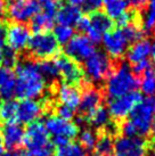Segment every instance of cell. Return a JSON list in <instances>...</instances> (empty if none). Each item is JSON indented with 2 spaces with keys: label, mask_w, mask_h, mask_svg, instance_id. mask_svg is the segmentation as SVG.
Returning <instances> with one entry per match:
<instances>
[{
  "label": "cell",
  "mask_w": 155,
  "mask_h": 156,
  "mask_svg": "<svg viewBox=\"0 0 155 156\" xmlns=\"http://www.w3.org/2000/svg\"><path fill=\"white\" fill-rule=\"evenodd\" d=\"M17 80L15 82V96L20 99H34L45 92L46 80L37 63L32 61L17 62L15 65Z\"/></svg>",
  "instance_id": "6da1fadb"
},
{
  "label": "cell",
  "mask_w": 155,
  "mask_h": 156,
  "mask_svg": "<svg viewBox=\"0 0 155 156\" xmlns=\"http://www.w3.org/2000/svg\"><path fill=\"white\" fill-rule=\"evenodd\" d=\"M138 87L139 81L131 69L127 64H120L113 69L112 73L106 79L104 92L108 99H112L135 91Z\"/></svg>",
  "instance_id": "7a4b0ae2"
},
{
  "label": "cell",
  "mask_w": 155,
  "mask_h": 156,
  "mask_svg": "<svg viewBox=\"0 0 155 156\" xmlns=\"http://www.w3.org/2000/svg\"><path fill=\"white\" fill-rule=\"evenodd\" d=\"M23 143L32 156H52L54 154V145L42 122L35 121L29 124L24 132Z\"/></svg>",
  "instance_id": "3957f363"
},
{
  "label": "cell",
  "mask_w": 155,
  "mask_h": 156,
  "mask_svg": "<svg viewBox=\"0 0 155 156\" xmlns=\"http://www.w3.org/2000/svg\"><path fill=\"white\" fill-rule=\"evenodd\" d=\"M48 134L52 137V144L54 146L63 147L74 139L79 133V128L71 121H66L58 117L57 115H50L46 119L43 123Z\"/></svg>",
  "instance_id": "277c9868"
},
{
  "label": "cell",
  "mask_w": 155,
  "mask_h": 156,
  "mask_svg": "<svg viewBox=\"0 0 155 156\" xmlns=\"http://www.w3.org/2000/svg\"><path fill=\"white\" fill-rule=\"evenodd\" d=\"M130 119L128 120L132 126L137 137H144L151 132L152 126L154 122V107L153 101L150 98L142 99L129 114Z\"/></svg>",
  "instance_id": "5b68a950"
},
{
  "label": "cell",
  "mask_w": 155,
  "mask_h": 156,
  "mask_svg": "<svg viewBox=\"0 0 155 156\" xmlns=\"http://www.w3.org/2000/svg\"><path fill=\"white\" fill-rule=\"evenodd\" d=\"M59 44L55 37L49 32H39L30 37L27 50L29 55L34 59L46 61L58 55Z\"/></svg>",
  "instance_id": "8992f818"
},
{
  "label": "cell",
  "mask_w": 155,
  "mask_h": 156,
  "mask_svg": "<svg viewBox=\"0 0 155 156\" xmlns=\"http://www.w3.org/2000/svg\"><path fill=\"white\" fill-rule=\"evenodd\" d=\"M114 65L111 58L103 51H96L89 57L83 65V73L87 74L89 80L94 82H100L110 76Z\"/></svg>",
  "instance_id": "52a82bcc"
},
{
  "label": "cell",
  "mask_w": 155,
  "mask_h": 156,
  "mask_svg": "<svg viewBox=\"0 0 155 156\" xmlns=\"http://www.w3.org/2000/svg\"><path fill=\"white\" fill-rule=\"evenodd\" d=\"M142 94L138 91H131L124 96L108 99L107 112L113 120L122 121L123 119L129 116L134 107L139 101H142Z\"/></svg>",
  "instance_id": "ba28073f"
},
{
  "label": "cell",
  "mask_w": 155,
  "mask_h": 156,
  "mask_svg": "<svg viewBox=\"0 0 155 156\" xmlns=\"http://www.w3.org/2000/svg\"><path fill=\"white\" fill-rule=\"evenodd\" d=\"M56 64L59 75L64 80V83L74 86V84H81L83 82V69L79 65V63L71 59L65 54L57 55L56 58L54 59Z\"/></svg>",
  "instance_id": "9c48e42d"
},
{
  "label": "cell",
  "mask_w": 155,
  "mask_h": 156,
  "mask_svg": "<svg viewBox=\"0 0 155 156\" xmlns=\"http://www.w3.org/2000/svg\"><path fill=\"white\" fill-rule=\"evenodd\" d=\"M96 52L95 44L86 35H74L65 46V55L77 63L86 62Z\"/></svg>",
  "instance_id": "30bf717a"
},
{
  "label": "cell",
  "mask_w": 155,
  "mask_h": 156,
  "mask_svg": "<svg viewBox=\"0 0 155 156\" xmlns=\"http://www.w3.org/2000/svg\"><path fill=\"white\" fill-rule=\"evenodd\" d=\"M113 152L115 156H146L147 146L144 139L139 137L120 136L114 140Z\"/></svg>",
  "instance_id": "8fae6325"
},
{
  "label": "cell",
  "mask_w": 155,
  "mask_h": 156,
  "mask_svg": "<svg viewBox=\"0 0 155 156\" xmlns=\"http://www.w3.org/2000/svg\"><path fill=\"white\" fill-rule=\"evenodd\" d=\"M8 16L15 23H25L40 12L38 0H13L8 5Z\"/></svg>",
  "instance_id": "7c38bea8"
},
{
  "label": "cell",
  "mask_w": 155,
  "mask_h": 156,
  "mask_svg": "<svg viewBox=\"0 0 155 156\" xmlns=\"http://www.w3.org/2000/svg\"><path fill=\"white\" fill-rule=\"evenodd\" d=\"M88 20H89V27L86 33L88 34V39L94 44L100 42L104 35L110 31H112L114 26L112 20L102 12L89 14Z\"/></svg>",
  "instance_id": "4fadbf2b"
},
{
  "label": "cell",
  "mask_w": 155,
  "mask_h": 156,
  "mask_svg": "<svg viewBox=\"0 0 155 156\" xmlns=\"http://www.w3.org/2000/svg\"><path fill=\"white\" fill-rule=\"evenodd\" d=\"M83 87V92L81 95L80 105H79V111L81 116H88L91 113L98 108L102 101H103V91L97 89V88L91 87L89 81H83L80 84Z\"/></svg>",
  "instance_id": "5bb4252c"
},
{
  "label": "cell",
  "mask_w": 155,
  "mask_h": 156,
  "mask_svg": "<svg viewBox=\"0 0 155 156\" xmlns=\"http://www.w3.org/2000/svg\"><path fill=\"white\" fill-rule=\"evenodd\" d=\"M103 46L106 50V55L114 59H119L128 50L129 42L127 41L121 29H116L107 32L103 37Z\"/></svg>",
  "instance_id": "9a60e30c"
},
{
  "label": "cell",
  "mask_w": 155,
  "mask_h": 156,
  "mask_svg": "<svg viewBox=\"0 0 155 156\" xmlns=\"http://www.w3.org/2000/svg\"><path fill=\"white\" fill-rule=\"evenodd\" d=\"M30 40V30L25 24L13 23L7 27L6 42L14 51H22L27 47Z\"/></svg>",
  "instance_id": "2e32d148"
},
{
  "label": "cell",
  "mask_w": 155,
  "mask_h": 156,
  "mask_svg": "<svg viewBox=\"0 0 155 156\" xmlns=\"http://www.w3.org/2000/svg\"><path fill=\"white\" fill-rule=\"evenodd\" d=\"M46 108V103L37 101L33 99H24L18 103L17 107V121L23 124H31L37 121Z\"/></svg>",
  "instance_id": "e0dca14e"
},
{
  "label": "cell",
  "mask_w": 155,
  "mask_h": 156,
  "mask_svg": "<svg viewBox=\"0 0 155 156\" xmlns=\"http://www.w3.org/2000/svg\"><path fill=\"white\" fill-rule=\"evenodd\" d=\"M1 139L8 151L17 149L24 140V130L21 124L17 123H6L1 129Z\"/></svg>",
  "instance_id": "ac0fdd59"
},
{
  "label": "cell",
  "mask_w": 155,
  "mask_h": 156,
  "mask_svg": "<svg viewBox=\"0 0 155 156\" xmlns=\"http://www.w3.org/2000/svg\"><path fill=\"white\" fill-rule=\"evenodd\" d=\"M57 98L60 101V104L67 106L69 108L75 109L80 105V99H81V94L75 86H71L67 83H60L56 89Z\"/></svg>",
  "instance_id": "d6986e66"
},
{
  "label": "cell",
  "mask_w": 155,
  "mask_h": 156,
  "mask_svg": "<svg viewBox=\"0 0 155 156\" xmlns=\"http://www.w3.org/2000/svg\"><path fill=\"white\" fill-rule=\"evenodd\" d=\"M55 17L59 25L72 27L77 26L78 22L82 17V13L78 7H73L69 4H58V9Z\"/></svg>",
  "instance_id": "ffe728a7"
},
{
  "label": "cell",
  "mask_w": 155,
  "mask_h": 156,
  "mask_svg": "<svg viewBox=\"0 0 155 156\" xmlns=\"http://www.w3.org/2000/svg\"><path fill=\"white\" fill-rule=\"evenodd\" d=\"M15 74L10 69L0 66V97L10 100L15 96Z\"/></svg>",
  "instance_id": "44dd1931"
},
{
  "label": "cell",
  "mask_w": 155,
  "mask_h": 156,
  "mask_svg": "<svg viewBox=\"0 0 155 156\" xmlns=\"http://www.w3.org/2000/svg\"><path fill=\"white\" fill-rule=\"evenodd\" d=\"M150 55H151V42L146 39H142L135 42L127 50V59L132 65L142 61L148 59Z\"/></svg>",
  "instance_id": "7402d4cb"
},
{
  "label": "cell",
  "mask_w": 155,
  "mask_h": 156,
  "mask_svg": "<svg viewBox=\"0 0 155 156\" xmlns=\"http://www.w3.org/2000/svg\"><path fill=\"white\" fill-rule=\"evenodd\" d=\"M85 119L87 121V124H91L94 128L98 129V130L100 129L102 131L105 130L111 124V119H110V114H108L107 109L104 108L102 105Z\"/></svg>",
  "instance_id": "603a6c76"
},
{
  "label": "cell",
  "mask_w": 155,
  "mask_h": 156,
  "mask_svg": "<svg viewBox=\"0 0 155 156\" xmlns=\"http://www.w3.org/2000/svg\"><path fill=\"white\" fill-rule=\"evenodd\" d=\"M103 7L105 14L111 20H117L127 12L128 5L125 0H103Z\"/></svg>",
  "instance_id": "cb8c5ba5"
},
{
  "label": "cell",
  "mask_w": 155,
  "mask_h": 156,
  "mask_svg": "<svg viewBox=\"0 0 155 156\" xmlns=\"http://www.w3.org/2000/svg\"><path fill=\"white\" fill-rule=\"evenodd\" d=\"M55 17H52L47 14L38 13L31 18V29L34 31V33L39 32H48L54 25Z\"/></svg>",
  "instance_id": "d4e9b609"
},
{
  "label": "cell",
  "mask_w": 155,
  "mask_h": 156,
  "mask_svg": "<svg viewBox=\"0 0 155 156\" xmlns=\"http://www.w3.org/2000/svg\"><path fill=\"white\" fill-rule=\"evenodd\" d=\"M114 146V139L113 134L108 133L106 131H100L98 133L97 143H96L95 149L99 155H111L113 152Z\"/></svg>",
  "instance_id": "484cf974"
},
{
  "label": "cell",
  "mask_w": 155,
  "mask_h": 156,
  "mask_svg": "<svg viewBox=\"0 0 155 156\" xmlns=\"http://www.w3.org/2000/svg\"><path fill=\"white\" fill-rule=\"evenodd\" d=\"M18 103L15 100H4L0 104V119L6 123H15L17 120Z\"/></svg>",
  "instance_id": "4316f807"
},
{
  "label": "cell",
  "mask_w": 155,
  "mask_h": 156,
  "mask_svg": "<svg viewBox=\"0 0 155 156\" xmlns=\"http://www.w3.org/2000/svg\"><path fill=\"white\" fill-rule=\"evenodd\" d=\"M38 66L45 80H48V81L54 82V81H56L57 79H58V76H59L58 69H57V66L54 61L46 59V61L40 62L38 64Z\"/></svg>",
  "instance_id": "83f0119b"
},
{
  "label": "cell",
  "mask_w": 155,
  "mask_h": 156,
  "mask_svg": "<svg viewBox=\"0 0 155 156\" xmlns=\"http://www.w3.org/2000/svg\"><path fill=\"white\" fill-rule=\"evenodd\" d=\"M55 156H88L87 151L81 145L75 143H69L63 147H58L55 152Z\"/></svg>",
  "instance_id": "f1b7e54d"
},
{
  "label": "cell",
  "mask_w": 155,
  "mask_h": 156,
  "mask_svg": "<svg viewBox=\"0 0 155 156\" xmlns=\"http://www.w3.org/2000/svg\"><path fill=\"white\" fill-rule=\"evenodd\" d=\"M147 10L142 17V30L151 32L155 29V0H148Z\"/></svg>",
  "instance_id": "f546056e"
},
{
  "label": "cell",
  "mask_w": 155,
  "mask_h": 156,
  "mask_svg": "<svg viewBox=\"0 0 155 156\" xmlns=\"http://www.w3.org/2000/svg\"><path fill=\"white\" fill-rule=\"evenodd\" d=\"M139 87L144 95L153 96L155 94V76L152 69L142 74V80L139 81Z\"/></svg>",
  "instance_id": "4dcf8cb0"
},
{
  "label": "cell",
  "mask_w": 155,
  "mask_h": 156,
  "mask_svg": "<svg viewBox=\"0 0 155 156\" xmlns=\"http://www.w3.org/2000/svg\"><path fill=\"white\" fill-rule=\"evenodd\" d=\"M97 138H98V133L95 132L94 130H91V129H85L80 133V136H79L80 144H81V146L86 151H92V149H95Z\"/></svg>",
  "instance_id": "1f68e13d"
},
{
  "label": "cell",
  "mask_w": 155,
  "mask_h": 156,
  "mask_svg": "<svg viewBox=\"0 0 155 156\" xmlns=\"http://www.w3.org/2000/svg\"><path fill=\"white\" fill-rule=\"evenodd\" d=\"M54 37L56 41L58 42V44H63V46H66L67 42L74 37V32L73 29L70 27V26H65V25H58L54 29Z\"/></svg>",
  "instance_id": "d6a6232c"
},
{
  "label": "cell",
  "mask_w": 155,
  "mask_h": 156,
  "mask_svg": "<svg viewBox=\"0 0 155 156\" xmlns=\"http://www.w3.org/2000/svg\"><path fill=\"white\" fill-rule=\"evenodd\" d=\"M122 32H123V34H124L125 39L127 41L129 42V44H135V42H137L139 40L142 39V30L140 26H138L137 24H129V25L124 26V27H122L121 29Z\"/></svg>",
  "instance_id": "836d02e7"
},
{
  "label": "cell",
  "mask_w": 155,
  "mask_h": 156,
  "mask_svg": "<svg viewBox=\"0 0 155 156\" xmlns=\"http://www.w3.org/2000/svg\"><path fill=\"white\" fill-rule=\"evenodd\" d=\"M41 13L47 14L52 17H55L58 9V2L56 0H38Z\"/></svg>",
  "instance_id": "e575fe53"
},
{
  "label": "cell",
  "mask_w": 155,
  "mask_h": 156,
  "mask_svg": "<svg viewBox=\"0 0 155 156\" xmlns=\"http://www.w3.org/2000/svg\"><path fill=\"white\" fill-rule=\"evenodd\" d=\"M1 54H2V65H4V67H7V69L15 67V65L17 64L18 62L16 52L12 50L10 48H7Z\"/></svg>",
  "instance_id": "d590c367"
},
{
  "label": "cell",
  "mask_w": 155,
  "mask_h": 156,
  "mask_svg": "<svg viewBox=\"0 0 155 156\" xmlns=\"http://www.w3.org/2000/svg\"><path fill=\"white\" fill-rule=\"evenodd\" d=\"M152 69V63L150 59H145V61H142L137 63V64H134L132 65V73L137 76V75H142L144 73H146L147 71H151Z\"/></svg>",
  "instance_id": "8d00e7d4"
},
{
  "label": "cell",
  "mask_w": 155,
  "mask_h": 156,
  "mask_svg": "<svg viewBox=\"0 0 155 156\" xmlns=\"http://www.w3.org/2000/svg\"><path fill=\"white\" fill-rule=\"evenodd\" d=\"M74 112L73 109L69 108L67 106H64V105H57L56 106V115L63 120H66V121H70L72 120L74 116Z\"/></svg>",
  "instance_id": "74e56055"
},
{
  "label": "cell",
  "mask_w": 155,
  "mask_h": 156,
  "mask_svg": "<svg viewBox=\"0 0 155 156\" xmlns=\"http://www.w3.org/2000/svg\"><path fill=\"white\" fill-rule=\"evenodd\" d=\"M135 20H136V14L135 12H125L123 15H121L120 17L117 18V26H120L121 29L124 27V26L129 25V24H132L135 23Z\"/></svg>",
  "instance_id": "f35d334b"
},
{
  "label": "cell",
  "mask_w": 155,
  "mask_h": 156,
  "mask_svg": "<svg viewBox=\"0 0 155 156\" xmlns=\"http://www.w3.org/2000/svg\"><path fill=\"white\" fill-rule=\"evenodd\" d=\"M82 6L87 13H95L98 12V9L103 6V0H85Z\"/></svg>",
  "instance_id": "ab89813d"
},
{
  "label": "cell",
  "mask_w": 155,
  "mask_h": 156,
  "mask_svg": "<svg viewBox=\"0 0 155 156\" xmlns=\"http://www.w3.org/2000/svg\"><path fill=\"white\" fill-rule=\"evenodd\" d=\"M125 2L132 9H142L147 5L148 0H125Z\"/></svg>",
  "instance_id": "60d3db41"
},
{
  "label": "cell",
  "mask_w": 155,
  "mask_h": 156,
  "mask_svg": "<svg viewBox=\"0 0 155 156\" xmlns=\"http://www.w3.org/2000/svg\"><path fill=\"white\" fill-rule=\"evenodd\" d=\"M6 34H7V26L4 23H0V51L4 50L6 44Z\"/></svg>",
  "instance_id": "b9f144b4"
},
{
  "label": "cell",
  "mask_w": 155,
  "mask_h": 156,
  "mask_svg": "<svg viewBox=\"0 0 155 156\" xmlns=\"http://www.w3.org/2000/svg\"><path fill=\"white\" fill-rule=\"evenodd\" d=\"M2 156H32L26 149H13V151H8L7 153L2 154Z\"/></svg>",
  "instance_id": "7bdbcfd3"
},
{
  "label": "cell",
  "mask_w": 155,
  "mask_h": 156,
  "mask_svg": "<svg viewBox=\"0 0 155 156\" xmlns=\"http://www.w3.org/2000/svg\"><path fill=\"white\" fill-rule=\"evenodd\" d=\"M77 27H78V30L81 31V32H87L88 27H89V20H88V17H83V16H82V17L80 18V21L78 22Z\"/></svg>",
  "instance_id": "ee69618b"
},
{
  "label": "cell",
  "mask_w": 155,
  "mask_h": 156,
  "mask_svg": "<svg viewBox=\"0 0 155 156\" xmlns=\"http://www.w3.org/2000/svg\"><path fill=\"white\" fill-rule=\"evenodd\" d=\"M6 0H0V21L4 18L5 14H6Z\"/></svg>",
  "instance_id": "f6af8a7d"
},
{
  "label": "cell",
  "mask_w": 155,
  "mask_h": 156,
  "mask_svg": "<svg viewBox=\"0 0 155 156\" xmlns=\"http://www.w3.org/2000/svg\"><path fill=\"white\" fill-rule=\"evenodd\" d=\"M67 1V4L71 5V6H73V7H80V6H82V4H83V1L85 0H66Z\"/></svg>",
  "instance_id": "bcb514c9"
},
{
  "label": "cell",
  "mask_w": 155,
  "mask_h": 156,
  "mask_svg": "<svg viewBox=\"0 0 155 156\" xmlns=\"http://www.w3.org/2000/svg\"><path fill=\"white\" fill-rule=\"evenodd\" d=\"M151 55L155 58V39L151 44Z\"/></svg>",
  "instance_id": "7dc6e473"
},
{
  "label": "cell",
  "mask_w": 155,
  "mask_h": 156,
  "mask_svg": "<svg viewBox=\"0 0 155 156\" xmlns=\"http://www.w3.org/2000/svg\"><path fill=\"white\" fill-rule=\"evenodd\" d=\"M2 149H4V144H2V139H1V134H0V155L2 154Z\"/></svg>",
  "instance_id": "c3c4849f"
},
{
  "label": "cell",
  "mask_w": 155,
  "mask_h": 156,
  "mask_svg": "<svg viewBox=\"0 0 155 156\" xmlns=\"http://www.w3.org/2000/svg\"><path fill=\"white\" fill-rule=\"evenodd\" d=\"M146 156H155V147L153 148V151H152V152L150 153L148 155H146Z\"/></svg>",
  "instance_id": "681fc988"
},
{
  "label": "cell",
  "mask_w": 155,
  "mask_h": 156,
  "mask_svg": "<svg viewBox=\"0 0 155 156\" xmlns=\"http://www.w3.org/2000/svg\"><path fill=\"white\" fill-rule=\"evenodd\" d=\"M151 131H153V133H154V136H155V120H154V122H153V126H152Z\"/></svg>",
  "instance_id": "f907efd6"
},
{
  "label": "cell",
  "mask_w": 155,
  "mask_h": 156,
  "mask_svg": "<svg viewBox=\"0 0 155 156\" xmlns=\"http://www.w3.org/2000/svg\"><path fill=\"white\" fill-rule=\"evenodd\" d=\"M2 64V54H1V51H0V65Z\"/></svg>",
  "instance_id": "816d5d0a"
},
{
  "label": "cell",
  "mask_w": 155,
  "mask_h": 156,
  "mask_svg": "<svg viewBox=\"0 0 155 156\" xmlns=\"http://www.w3.org/2000/svg\"><path fill=\"white\" fill-rule=\"evenodd\" d=\"M94 156H112V155H99V154H96V155Z\"/></svg>",
  "instance_id": "f5cc1de1"
},
{
  "label": "cell",
  "mask_w": 155,
  "mask_h": 156,
  "mask_svg": "<svg viewBox=\"0 0 155 156\" xmlns=\"http://www.w3.org/2000/svg\"><path fill=\"white\" fill-rule=\"evenodd\" d=\"M153 107H154V113H155V101H153Z\"/></svg>",
  "instance_id": "db71d44e"
},
{
  "label": "cell",
  "mask_w": 155,
  "mask_h": 156,
  "mask_svg": "<svg viewBox=\"0 0 155 156\" xmlns=\"http://www.w3.org/2000/svg\"><path fill=\"white\" fill-rule=\"evenodd\" d=\"M154 76H155V73H154Z\"/></svg>",
  "instance_id": "11a10c76"
}]
</instances>
